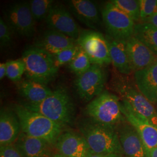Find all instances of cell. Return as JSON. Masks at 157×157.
Masks as SVG:
<instances>
[{
	"instance_id": "21",
	"label": "cell",
	"mask_w": 157,
	"mask_h": 157,
	"mask_svg": "<svg viewBox=\"0 0 157 157\" xmlns=\"http://www.w3.org/2000/svg\"><path fill=\"white\" fill-rule=\"evenodd\" d=\"M110 57L113 66L119 72L129 75L133 72L127 50L126 41L115 39L106 35Z\"/></svg>"
},
{
	"instance_id": "3",
	"label": "cell",
	"mask_w": 157,
	"mask_h": 157,
	"mask_svg": "<svg viewBox=\"0 0 157 157\" xmlns=\"http://www.w3.org/2000/svg\"><path fill=\"white\" fill-rule=\"evenodd\" d=\"M13 110L19 119L23 133L47 141L54 146L62 133V127L37 112L27 109L21 105H15Z\"/></svg>"
},
{
	"instance_id": "4",
	"label": "cell",
	"mask_w": 157,
	"mask_h": 157,
	"mask_svg": "<svg viewBox=\"0 0 157 157\" xmlns=\"http://www.w3.org/2000/svg\"><path fill=\"white\" fill-rule=\"evenodd\" d=\"M21 58L26 67L25 75L30 80L47 85L58 73L54 56L36 47L26 49Z\"/></svg>"
},
{
	"instance_id": "29",
	"label": "cell",
	"mask_w": 157,
	"mask_h": 157,
	"mask_svg": "<svg viewBox=\"0 0 157 157\" xmlns=\"http://www.w3.org/2000/svg\"><path fill=\"white\" fill-rule=\"evenodd\" d=\"M140 20L144 22L157 12V0H140Z\"/></svg>"
},
{
	"instance_id": "10",
	"label": "cell",
	"mask_w": 157,
	"mask_h": 157,
	"mask_svg": "<svg viewBox=\"0 0 157 157\" xmlns=\"http://www.w3.org/2000/svg\"><path fill=\"white\" fill-rule=\"evenodd\" d=\"M121 111L126 120L135 128L148 153L157 146V128L140 114L136 112L126 100L121 101ZM149 157V156H148Z\"/></svg>"
},
{
	"instance_id": "25",
	"label": "cell",
	"mask_w": 157,
	"mask_h": 157,
	"mask_svg": "<svg viewBox=\"0 0 157 157\" xmlns=\"http://www.w3.org/2000/svg\"><path fill=\"white\" fill-rule=\"evenodd\" d=\"M111 2L131 17L134 22L140 20V1L113 0Z\"/></svg>"
},
{
	"instance_id": "27",
	"label": "cell",
	"mask_w": 157,
	"mask_h": 157,
	"mask_svg": "<svg viewBox=\"0 0 157 157\" xmlns=\"http://www.w3.org/2000/svg\"><path fill=\"white\" fill-rule=\"evenodd\" d=\"M6 66V77L12 81H19L25 73L26 67L22 58L7 61Z\"/></svg>"
},
{
	"instance_id": "34",
	"label": "cell",
	"mask_w": 157,
	"mask_h": 157,
	"mask_svg": "<svg viewBox=\"0 0 157 157\" xmlns=\"http://www.w3.org/2000/svg\"><path fill=\"white\" fill-rule=\"evenodd\" d=\"M144 22L149 23L157 28V12L147 19Z\"/></svg>"
},
{
	"instance_id": "11",
	"label": "cell",
	"mask_w": 157,
	"mask_h": 157,
	"mask_svg": "<svg viewBox=\"0 0 157 157\" xmlns=\"http://www.w3.org/2000/svg\"><path fill=\"white\" fill-rule=\"evenodd\" d=\"M46 23L49 30L63 34L77 40L80 30L71 13L63 6L54 4L47 17Z\"/></svg>"
},
{
	"instance_id": "6",
	"label": "cell",
	"mask_w": 157,
	"mask_h": 157,
	"mask_svg": "<svg viewBox=\"0 0 157 157\" xmlns=\"http://www.w3.org/2000/svg\"><path fill=\"white\" fill-rule=\"evenodd\" d=\"M101 15L108 35L112 38L126 41L133 36L135 22L111 1L104 6Z\"/></svg>"
},
{
	"instance_id": "35",
	"label": "cell",
	"mask_w": 157,
	"mask_h": 157,
	"mask_svg": "<svg viewBox=\"0 0 157 157\" xmlns=\"http://www.w3.org/2000/svg\"><path fill=\"white\" fill-rule=\"evenodd\" d=\"M149 157H157V146L148 153Z\"/></svg>"
},
{
	"instance_id": "9",
	"label": "cell",
	"mask_w": 157,
	"mask_h": 157,
	"mask_svg": "<svg viewBox=\"0 0 157 157\" xmlns=\"http://www.w3.org/2000/svg\"><path fill=\"white\" fill-rule=\"evenodd\" d=\"M5 17L12 32L23 37L29 38L33 36L35 21L28 2H17L12 4L7 8Z\"/></svg>"
},
{
	"instance_id": "15",
	"label": "cell",
	"mask_w": 157,
	"mask_h": 157,
	"mask_svg": "<svg viewBox=\"0 0 157 157\" xmlns=\"http://www.w3.org/2000/svg\"><path fill=\"white\" fill-rule=\"evenodd\" d=\"M126 47L134 72L148 67L157 61V55L133 36L126 40Z\"/></svg>"
},
{
	"instance_id": "19",
	"label": "cell",
	"mask_w": 157,
	"mask_h": 157,
	"mask_svg": "<svg viewBox=\"0 0 157 157\" xmlns=\"http://www.w3.org/2000/svg\"><path fill=\"white\" fill-rule=\"evenodd\" d=\"M137 89L151 103L157 102V61L151 66L135 72Z\"/></svg>"
},
{
	"instance_id": "28",
	"label": "cell",
	"mask_w": 157,
	"mask_h": 157,
	"mask_svg": "<svg viewBox=\"0 0 157 157\" xmlns=\"http://www.w3.org/2000/svg\"><path fill=\"white\" fill-rule=\"evenodd\" d=\"M80 47L78 44L72 47L67 48L54 56L56 67L59 68L63 65L69 64L78 53Z\"/></svg>"
},
{
	"instance_id": "14",
	"label": "cell",
	"mask_w": 157,
	"mask_h": 157,
	"mask_svg": "<svg viewBox=\"0 0 157 157\" xmlns=\"http://www.w3.org/2000/svg\"><path fill=\"white\" fill-rule=\"evenodd\" d=\"M54 146L58 153L65 157H87L90 152L84 137L73 132H62Z\"/></svg>"
},
{
	"instance_id": "31",
	"label": "cell",
	"mask_w": 157,
	"mask_h": 157,
	"mask_svg": "<svg viewBox=\"0 0 157 157\" xmlns=\"http://www.w3.org/2000/svg\"><path fill=\"white\" fill-rule=\"evenodd\" d=\"M0 157H25L15 143L0 146Z\"/></svg>"
},
{
	"instance_id": "30",
	"label": "cell",
	"mask_w": 157,
	"mask_h": 157,
	"mask_svg": "<svg viewBox=\"0 0 157 157\" xmlns=\"http://www.w3.org/2000/svg\"><path fill=\"white\" fill-rule=\"evenodd\" d=\"M12 30L2 17L0 18V46L4 48L11 45Z\"/></svg>"
},
{
	"instance_id": "13",
	"label": "cell",
	"mask_w": 157,
	"mask_h": 157,
	"mask_svg": "<svg viewBox=\"0 0 157 157\" xmlns=\"http://www.w3.org/2000/svg\"><path fill=\"white\" fill-rule=\"evenodd\" d=\"M124 154L126 157H149L136 130L126 120L116 127Z\"/></svg>"
},
{
	"instance_id": "8",
	"label": "cell",
	"mask_w": 157,
	"mask_h": 157,
	"mask_svg": "<svg viewBox=\"0 0 157 157\" xmlns=\"http://www.w3.org/2000/svg\"><path fill=\"white\" fill-rule=\"evenodd\" d=\"M106 82V73L101 66L91 65L85 73L77 76L75 87L80 98L89 102L103 92Z\"/></svg>"
},
{
	"instance_id": "5",
	"label": "cell",
	"mask_w": 157,
	"mask_h": 157,
	"mask_svg": "<svg viewBox=\"0 0 157 157\" xmlns=\"http://www.w3.org/2000/svg\"><path fill=\"white\" fill-rule=\"evenodd\" d=\"M88 118L99 124L117 127L126 121L117 95L103 91L89 102L85 108Z\"/></svg>"
},
{
	"instance_id": "22",
	"label": "cell",
	"mask_w": 157,
	"mask_h": 157,
	"mask_svg": "<svg viewBox=\"0 0 157 157\" xmlns=\"http://www.w3.org/2000/svg\"><path fill=\"white\" fill-rule=\"evenodd\" d=\"M18 90L21 95L27 102L31 103L40 102L51 95L53 92L47 85L28 79L20 83Z\"/></svg>"
},
{
	"instance_id": "33",
	"label": "cell",
	"mask_w": 157,
	"mask_h": 157,
	"mask_svg": "<svg viewBox=\"0 0 157 157\" xmlns=\"http://www.w3.org/2000/svg\"><path fill=\"white\" fill-rule=\"evenodd\" d=\"M6 62L0 63V79L2 80L6 76Z\"/></svg>"
},
{
	"instance_id": "32",
	"label": "cell",
	"mask_w": 157,
	"mask_h": 157,
	"mask_svg": "<svg viewBox=\"0 0 157 157\" xmlns=\"http://www.w3.org/2000/svg\"><path fill=\"white\" fill-rule=\"evenodd\" d=\"M87 157H125L124 155L118 154H97L94 153L90 151V153Z\"/></svg>"
},
{
	"instance_id": "17",
	"label": "cell",
	"mask_w": 157,
	"mask_h": 157,
	"mask_svg": "<svg viewBox=\"0 0 157 157\" xmlns=\"http://www.w3.org/2000/svg\"><path fill=\"white\" fill-rule=\"evenodd\" d=\"M21 124L16 112L2 108L0 112V145L13 144L21 133Z\"/></svg>"
},
{
	"instance_id": "24",
	"label": "cell",
	"mask_w": 157,
	"mask_h": 157,
	"mask_svg": "<svg viewBox=\"0 0 157 157\" xmlns=\"http://www.w3.org/2000/svg\"><path fill=\"white\" fill-rule=\"evenodd\" d=\"M54 4L53 0L30 1L29 2L30 8L35 22L46 19Z\"/></svg>"
},
{
	"instance_id": "1",
	"label": "cell",
	"mask_w": 157,
	"mask_h": 157,
	"mask_svg": "<svg viewBox=\"0 0 157 157\" xmlns=\"http://www.w3.org/2000/svg\"><path fill=\"white\" fill-rule=\"evenodd\" d=\"M27 109L37 112L61 127L73 122L75 107L70 94L63 87L53 91L51 95L38 103L24 102L21 104Z\"/></svg>"
},
{
	"instance_id": "36",
	"label": "cell",
	"mask_w": 157,
	"mask_h": 157,
	"mask_svg": "<svg viewBox=\"0 0 157 157\" xmlns=\"http://www.w3.org/2000/svg\"><path fill=\"white\" fill-rule=\"evenodd\" d=\"M52 157H65V156H63V155H61V154H58V153H57V154H54V155L52 156Z\"/></svg>"
},
{
	"instance_id": "20",
	"label": "cell",
	"mask_w": 157,
	"mask_h": 157,
	"mask_svg": "<svg viewBox=\"0 0 157 157\" xmlns=\"http://www.w3.org/2000/svg\"><path fill=\"white\" fill-rule=\"evenodd\" d=\"M25 157H52V148L47 141L30 136L21 132L15 143Z\"/></svg>"
},
{
	"instance_id": "18",
	"label": "cell",
	"mask_w": 157,
	"mask_h": 157,
	"mask_svg": "<svg viewBox=\"0 0 157 157\" xmlns=\"http://www.w3.org/2000/svg\"><path fill=\"white\" fill-rule=\"evenodd\" d=\"M69 5L72 13L87 27L95 30L100 26V13L93 2L89 0H71Z\"/></svg>"
},
{
	"instance_id": "37",
	"label": "cell",
	"mask_w": 157,
	"mask_h": 157,
	"mask_svg": "<svg viewBox=\"0 0 157 157\" xmlns=\"http://www.w3.org/2000/svg\"></svg>"
},
{
	"instance_id": "7",
	"label": "cell",
	"mask_w": 157,
	"mask_h": 157,
	"mask_svg": "<svg viewBox=\"0 0 157 157\" xmlns=\"http://www.w3.org/2000/svg\"><path fill=\"white\" fill-rule=\"evenodd\" d=\"M76 41L89 56L91 65L102 67L112 63L107 39L100 32L91 29L82 30Z\"/></svg>"
},
{
	"instance_id": "16",
	"label": "cell",
	"mask_w": 157,
	"mask_h": 157,
	"mask_svg": "<svg viewBox=\"0 0 157 157\" xmlns=\"http://www.w3.org/2000/svg\"><path fill=\"white\" fill-rule=\"evenodd\" d=\"M76 45V40L59 32L48 29L36 40L34 47L54 56L62 50Z\"/></svg>"
},
{
	"instance_id": "23",
	"label": "cell",
	"mask_w": 157,
	"mask_h": 157,
	"mask_svg": "<svg viewBox=\"0 0 157 157\" xmlns=\"http://www.w3.org/2000/svg\"><path fill=\"white\" fill-rule=\"evenodd\" d=\"M133 37L139 40L157 56V28L149 23L135 25Z\"/></svg>"
},
{
	"instance_id": "12",
	"label": "cell",
	"mask_w": 157,
	"mask_h": 157,
	"mask_svg": "<svg viewBox=\"0 0 157 157\" xmlns=\"http://www.w3.org/2000/svg\"><path fill=\"white\" fill-rule=\"evenodd\" d=\"M118 90L133 108L135 111L140 114L157 128V111L151 102L140 91L128 83L122 82L118 84Z\"/></svg>"
},
{
	"instance_id": "2",
	"label": "cell",
	"mask_w": 157,
	"mask_h": 157,
	"mask_svg": "<svg viewBox=\"0 0 157 157\" xmlns=\"http://www.w3.org/2000/svg\"><path fill=\"white\" fill-rule=\"evenodd\" d=\"M78 128L92 152L124 155L115 127L99 124L88 118L82 121Z\"/></svg>"
},
{
	"instance_id": "26",
	"label": "cell",
	"mask_w": 157,
	"mask_h": 157,
	"mask_svg": "<svg viewBox=\"0 0 157 157\" xmlns=\"http://www.w3.org/2000/svg\"><path fill=\"white\" fill-rule=\"evenodd\" d=\"M91 66V63L89 56L80 47L77 55L69 63V69L77 76L87 71Z\"/></svg>"
}]
</instances>
